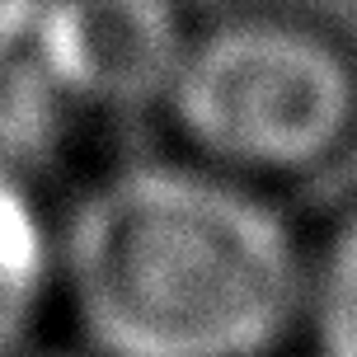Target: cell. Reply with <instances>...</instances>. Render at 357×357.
Wrapping results in <instances>:
<instances>
[{
	"instance_id": "obj_1",
	"label": "cell",
	"mask_w": 357,
	"mask_h": 357,
	"mask_svg": "<svg viewBox=\"0 0 357 357\" xmlns=\"http://www.w3.org/2000/svg\"><path fill=\"white\" fill-rule=\"evenodd\" d=\"M305 278L273 188L193 155L118 165L56 221V305L89 357H278Z\"/></svg>"
},
{
	"instance_id": "obj_2",
	"label": "cell",
	"mask_w": 357,
	"mask_h": 357,
	"mask_svg": "<svg viewBox=\"0 0 357 357\" xmlns=\"http://www.w3.org/2000/svg\"><path fill=\"white\" fill-rule=\"evenodd\" d=\"M160 113L183 155L264 188L329 169L357 142V56L287 10L197 24Z\"/></svg>"
},
{
	"instance_id": "obj_3",
	"label": "cell",
	"mask_w": 357,
	"mask_h": 357,
	"mask_svg": "<svg viewBox=\"0 0 357 357\" xmlns=\"http://www.w3.org/2000/svg\"><path fill=\"white\" fill-rule=\"evenodd\" d=\"M193 29L178 0H43V52L71 113H160Z\"/></svg>"
},
{
	"instance_id": "obj_4",
	"label": "cell",
	"mask_w": 357,
	"mask_h": 357,
	"mask_svg": "<svg viewBox=\"0 0 357 357\" xmlns=\"http://www.w3.org/2000/svg\"><path fill=\"white\" fill-rule=\"evenodd\" d=\"M56 305V226L0 160V357H19Z\"/></svg>"
},
{
	"instance_id": "obj_5",
	"label": "cell",
	"mask_w": 357,
	"mask_h": 357,
	"mask_svg": "<svg viewBox=\"0 0 357 357\" xmlns=\"http://www.w3.org/2000/svg\"><path fill=\"white\" fill-rule=\"evenodd\" d=\"M301 343L310 357H357V207L310 245Z\"/></svg>"
}]
</instances>
